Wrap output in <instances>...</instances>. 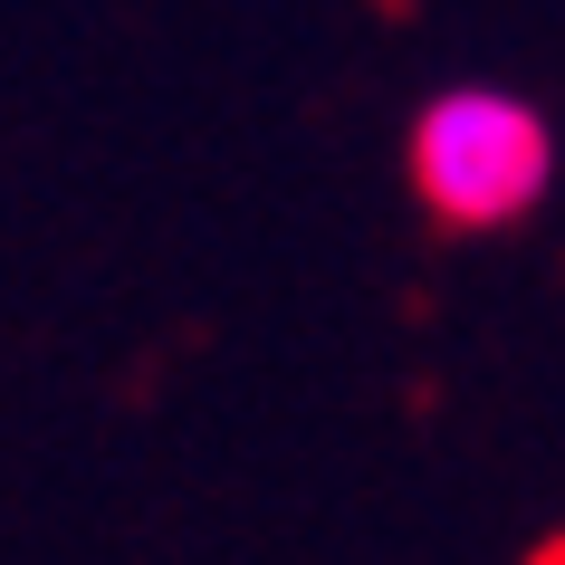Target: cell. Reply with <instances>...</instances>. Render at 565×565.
Here are the masks:
<instances>
[{
    "label": "cell",
    "mask_w": 565,
    "mask_h": 565,
    "mask_svg": "<svg viewBox=\"0 0 565 565\" xmlns=\"http://www.w3.org/2000/svg\"><path fill=\"white\" fill-rule=\"evenodd\" d=\"M403 173L441 231H470V239L518 231L556 182V125L536 96L499 87V77H450L413 106Z\"/></svg>",
    "instance_id": "obj_1"
}]
</instances>
